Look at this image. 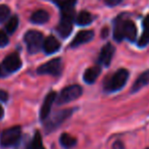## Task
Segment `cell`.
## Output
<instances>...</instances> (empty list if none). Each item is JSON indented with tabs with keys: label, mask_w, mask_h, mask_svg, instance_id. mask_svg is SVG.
Masks as SVG:
<instances>
[{
	"label": "cell",
	"mask_w": 149,
	"mask_h": 149,
	"mask_svg": "<svg viewBox=\"0 0 149 149\" xmlns=\"http://www.w3.org/2000/svg\"><path fill=\"white\" fill-rule=\"evenodd\" d=\"M136 36H137V29L132 20H118L114 29V38L116 41L121 42L122 40L127 39L133 42L135 41Z\"/></svg>",
	"instance_id": "6da1fadb"
},
{
	"label": "cell",
	"mask_w": 149,
	"mask_h": 149,
	"mask_svg": "<svg viewBox=\"0 0 149 149\" xmlns=\"http://www.w3.org/2000/svg\"><path fill=\"white\" fill-rule=\"evenodd\" d=\"M128 78H129V73L125 68L117 71L114 75L112 76L110 80L104 85V89L108 92H115L121 90L127 83Z\"/></svg>",
	"instance_id": "7a4b0ae2"
},
{
	"label": "cell",
	"mask_w": 149,
	"mask_h": 149,
	"mask_svg": "<svg viewBox=\"0 0 149 149\" xmlns=\"http://www.w3.org/2000/svg\"><path fill=\"white\" fill-rule=\"evenodd\" d=\"M24 39L30 53H38L43 47L44 35L39 31H29L26 33Z\"/></svg>",
	"instance_id": "3957f363"
},
{
	"label": "cell",
	"mask_w": 149,
	"mask_h": 149,
	"mask_svg": "<svg viewBox=\"0 0 149 149\" xmlns=\"http://www.w3.org/2000/svg\"><path fill=\"white\" fill-rule=\"evenodd\" d=\"M22 137V129L20 127H11L9 129H6L1 134L0 138V145L4 148L14 146Z\"/></svg>",
	"instance_id": "277c9868"
},
{
	"label": "cell",
	"mask_w": 149,
	"mask_h": 149,
	"mask_svg": "<svg viewBox=\"0 0 149 149\" xmlns=\"http://www.w3.org/2000/svg\"><path fill=\"white\" fill-rule=\"evenodd\" d=\"M81 94H82V88L79 85L68 86V87L64 88L61 91L58 98H56L57 99V103L59 105L69 103V102L73 101V100H76L78 97H80Z\"/></svg>",
	"instance_id": "5b68a950"
},
{
	"label": "cell",
	"mask_w": 149,
	"mask_h": 149,
	"mask_svg": "<svg viewBox=\"0 0 149 149\" xmlns=\"http://www.w3.org/2000/svg\"><path fill=\"white\" fill-rule=\"evenodd\" d=\"M22 68V60L17 53H11L6 56L2 64H0V76L12 74Z\"/></svg>",
	"instance_id": "8992f818"
},
{
	"label": "cell",
	"mask_w": 149,
	"mask_h": 149,
	"mask_svg": "<svg viewBox=\"0 0 149 149\" xmlns=\"http://www.w3.org/2000/svg\"><path fill=\"white\" fill-rule=\"evenodd\" d=\"M62 60L61 58H54L52 60H49L46 64H42L37 70V73L39 75H51V76H59L62 72Z\"/></svg>",
	"instance_id": "52a82bcc"
},
{
	"label": "cell",
	"mask_w": 149,
	"mask_h": 149,
	"mask_svg": "<svg viewBox=\"0 0 149 149\" xmlns=\"http://www.w3.org/2000/svg\"><path fill=\"white\" fill-rule=\"evenodd\" d=\"M72 112H73L72 109H63V110H60V112H56L55 114L53 115V117L47 123V125H46V130H47L48 132H51V131H53V130H55L56 128L59 127L65 119L70 117Z\"/></svg>",
	"instance_id": "ba28073f"
},
{
	"label": "cell",
	"mask_w": 149,
	"mask_h": 149,
	"mask_svg": "<svg viewBox=\"0 0 149 149\" xmlns=\"http://www.w3.org/2000/svg\"><path fill=\"white\" fill-rule=\"evenodd\" d=\"M56 98H57V94H56L55 92H50V93L46 96L45 100H44L43 104H42V106H41V110H40V119L44 121V119H46L49 117L52 105H53Z\"/></svg>",
	"instance_id": "9c48e42d"
},
{
	"label": "cell",
	"mask_w": 149,
	"mask_h": 149,
	"mask_svg": "<svg viewBox=\"0 0 149 149\" xmlns=\"http://www.w3.org/2000/svg\"><path fill=\"white\" fill-rule=\"evenodd\" d=\"M73 18L70 16H61L60 23L57 26V31L59 33V35L63 38H67L70 35L71 31H72V23Z\"/></svg>",
	"instance_id": "30bf717a"
},
{
	"label": "cell",
	"mask_w": 149,
	"mask_h": 149,
	"mask_svg": "<svg viewBox=\"0 0 149 149\" xmlns=\"http://www.w3.org/2000/svg\"><path fill=\"white\" fill-rule=\"evenodd\" d=\"M115 53V48L114 46L111 43H108L102 48V51L100 53V56H98V61L100 64H102V66H108L109 64L112 61V58L114 56Z\"/></svg>",
	"instance_id": "8fae6325"
},
{
	"label": "cell",
	"mask_w": 149,
	"mask_h": 149,
	"mask_svg": "<svg viewBox=\"0 0 149 149\" xmlns=\"http://www.w3.org/2000/svg\"><path fill=\"white\" fill-rule=\"evenodd\" d=\"M94 34L92 31H80L78 34L75 36L74 39L71 42V47H78V46L85 44L92 40Z\"/></svg>",
	"instance_id": "7c38bea8"
},
{
	"label": "cell",
	"mask_w": 149,
	"mask_h": 149,
	"mask_svg": "<svg viewBox=\"0 0 149 149\" xmlns=\"http://www.w3.org/2000/svg\"><path fill=\"white\" fill-rule=\"evenodd\" d=\"M60 47H61L60 42L54 36H49L44 40L43 47L42 48H43L44 51L47 54H52V53L57 52L58 50L60 49Z\"/></svg>",
	"instance_id": "4fadbf2b"
},
{
	"label": "cell",
	"mask_w": 149,
	"mask_h": 149,
	"mask_svg": "<svg viewBox=\"0 0 149 149\" xmlns=\"http://www.w3.org/2000/svg\"><path fill=\"white\" fill-rule=\"evenodd\" d=\"M100 66H91V68H87L84 72L83 75V80L85 83L87 84H92L96 81V79L98 78V76L100 74Z\"/></svg>",
	"instance_id": "5bb4252c"
},
{
	"label": "cell",
	"mask_w": 149,
	"mask_h": 149,
	"mask_svg": "<svg viewBox=\"0 0 149 149\" xmlns=\"http://www.w3.org/2000/svg\"><path fill=\"white\" fill-rule=\"evenodd\" d=\"M49 18H50V16L46 10L39 9L31 14V22L37 25H43V24H46V23L49 20Z\"/></svg>",
	"instance_id": "9a60e30c"
},
{
	"label": "cell",
	"mask_w": 149,
	"mask_h": 149,
	"mask_svg": "<svg viewBox=\"0 0 149 149\" xmlns=\"http://www.w3.org/2000/svg\"><path fill=\"white\" fill-rule=\"evenodd\" d=\"M149 84V71H146V72L142 73L141 75L138 77V79L135 81V83L133 84L132 86V89L131 91L133 92H137L139 91L141 88L145 87Z\"/></svg>",
	"instance_id": "2e32d148"
},
{
	"label": "cell",
	"mask_w": 149,
	"mask_h": 149,
	"mask_svg": "<svg viewBox=\"0 0 149 149\" xmlns=\"http://www.w3.org/2000/svg\"><path fill=\"white\" fill-rule=\"evenodd\" d=\"M143 29L144 32L142 34L141 38H140L139 42H138V45L140 47H144L149 43V16H146L143 20Z\"/></svg>",
	"instance_id": "e0dca14e"
},
{
	"label": "cell",
	"mask_w": 149,
	"mask_h": 149,
	"mask_svg": "<svg viewBox=\"0 0 149 149\" xmlns=\"http://www.w3.org/2000/svg\"><path fill=\"white\" fill-rule=\"evenodd\" d=\"M92 20H93V18L88 11H81L76 16L75 22L78 26H87V25L91 24Z\"/></svg>",
	"instance_id": "ac0fdd59"
},
{
	"label": "cell",
	"mask_w": 149,
	"mask_h": 149,
	"mask_svg": "<svg viewBox=\"0 0 149 149\" xmlns=\"http://www.w3.org/2000/svg\"><path fill=\"white\" fill-rule=\"evenodd\" d=\"M60 144L64 148L69 149L76 145V139L74 137H72L71 135H69V134L64 133L60 137Z\"/></svg>",
	"instance_id": "d6986e66"
},
{
	"label": "cell",
	"mask_w": 149,
	"mask_h": 149,
	"mask_svg": "<svg viewBox=\"0 0 149 149\" xmlns=\"http://www.w3.org/2000/svg\"><path fill=\"white\" fill-rule=\"evenodd\" d=\"M18 23H19V20H18V16H13L8 20L7 24L5 26V29H6V32L8 34H13L14 32L16 31L18 27Z\"/></svg>",
	"instance_id": "ffe728a7"
},
{
	"label": "cell",
	"mask_w": 149,
	"mask_h": 149,
	"mask_svg": "<svg viewBox=\"0 0 149 149\" xmlns=\"http://www.w3.org/2000/svg\"><path fill=\"white\" fill-rule=\"evenodd\" d=\"M30 149H46L42 141V136L39 132H36L35 136L33 138V141L31 143Z\"/></svg>",
	"instance_id": "44dd1931"
},
{
	"label": "cell",
	"mask_w": 149,
	"mask_h": 149,
	"mask_svg": "<svg viewBox=\"0 0 149 149\" xmlns=\"http://www.w3.org/2000/svg\"><path fill=\"white\" fill-rule=\"evenodd\" d=\"M55 2L60 6L61 10L74 9L76 0H55Z\"/></svg>",
	"instance_id": "7402d4cb"
},
{
	"label": "cell",
	"mask_w": 149,
	"mask_h": 149,
	"mask_svg": "<svg viewBox=\"0 0 149 149\" xmlns=\"http://www.w3.org/2000/svg\"><path fill=\"white\" fill-rule=\"evenodd\" d=\"M14 146H15L14 149H30L31 142H30V139H29V136L20 137L19 141H18Z\"/></svg>",
	"instance_id": "603a6c76"
},
{
	"label": "cell",
	"mask_w": 149,
	"mask_h": 149,
	"mask_svg": "<svg viewBox=\"0 0 149 149\" xmlns=\"http://www.w3.org/2000/svg\"><path fill=\"white\" fill-rule=\"evenodd\" d=\"M10 9L7 5H0V23L4 22L9 16Z\"/></svg>",
	"instance_id": "cb8c5ba5"
},
{
	"label": "cell",
	"mask_w": 149,
	"mask_h": 149,
	"mask_svg": "<svg viewBox=\"0 0 149 149\" xmlns=\"http://www.w3.org/2000/svg\"><path fill=\"white\" fill-rule=\"evenodd\" d=\"M8 43H9V39H8L7 34H5L3 31H0V47L8 45Z\"/></svg>",
	"instance_id": "d4e9b609"
},
{
	"label": "cell",
	"mask_w": 149,
	"mask_h": 149,
	"mask_svg": "<svg viewBox=\"0 0 149 149\" xmlns=\"http://www.w3.org/2000/svg\"><path fill=\"white\" fill-rule=\"evenodd\" d=\"M122 2V0H106V4L108 6H116L119 5Z\"/></svg>",
	"instance_id": "484cf974"
},
{
	"label": "cell",
	"mask_w": 149,
	"mask_h": 149,
	"mask_svg": "<svg viewBox=\"0 0 149 149\" xmlns=\"http://www.w3.org/2000/svg\"><path fill=\"white\" fill-rule=\"evenodd\" d=\"M8 99V94L6 91H4V90H0V100L3 102H6Z\"/></svg>",
	"instance_id": "4316f807"
},
{
	"label": "cell",
	"mask_w": 149,
	"mask_h": 149,
	"mask_svg": "<svg viewBox=\"0 0 149 149\" xmlns=\"http://www.w3.org/2000/svg\"><path fill=\"white\" fill-rule=\"evenodd\" d=\"M113 149H124V145L121 141H116L113 145Z\"/></svg>",
	"instance_id": "83f0119b"
},
{
	"label": "cell",
	"mask_w": 149,
	"mask_h": 149,
	"mask_svg": "<svg viewBox=\"0 0 149 149\" xmlns=\"http://www.w3.org/2000/svg\"><path fill=\"white\" fill-rule=\"evenodd\" d=\"M3 114H4V110H3V108L1 107V105H0V119L3 117Z\"/></svg>",
	"instance_id": "f1b7e54d"
},
{
	"label": "cell",
	"mask_w": 149,
	"mask_h": 149,
	"mask_svg": "<svg viewBox=\"0 0 149 149\" xmlns=\"http://www.w3.org/2000/svg\"><path fill=\"white\" fill-rule=\"evenodd\" d=\"M107 36H108V29H104V35H102V37L106 38Z\"/></svg>",
	"instance_id": "f546056e"
},
{
	"label": "cell",
	"mask_w": 149,
	"mask_h": 149,
	"mask_svg": "<svg viewBox=\"0 0 149 149\" xmlns=\"http://www.w3.org/2000/svg\"><path fill=\"white\" fill-rule=\"evenodd\" d=\"M146 149H149V148H146Z\"/></svg>",
	"instance_id": "4dcf8cb0"
}]
</instances>
